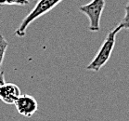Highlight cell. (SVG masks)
<instances>
[{
    "label": "cell",
    "mask_w": 129,
    "mask_h": 121,
    "mask_svg": "<svg viewBox=\"0 0 129 121\" xmlns=\"http://www.w3.org/2000/svg\"><path fill=\"white\" fill-rule=\"evenodd\" d=\"M62 1L63 0H38L35 6L34 7V9L23 19V21H21V25L15 30V36L19 37L24 36L30 24L34 22L35 20L40 18L41 16L47 14V12H49L51 9H53Z\"/></svg>",
    "instance_id": "cell-2"
},
{
    "label": "cell",
    "mask_w": 129,
    "mask_h": 121,
    "mask_svg": "<svg viewBox=\"0 0 129 121\" xmlns=\"http://www.w3.org/2000/svg\"><path fill=\"white\" fill-rule=\"evenodd\" d=\"M17 5H27L29 3V0H16Z\"/></svg>",
    "instance_id": "cell-9"
},
{
    "label": "cell",
    "mask_w": 129,
    "mask_h": 121,
    "mask_svg": "<svg viewBox=\"0 0 129 121\" xmlns=\"http://www.w3.org/2000/svg\"><path fill=\"white\" fill-rule=\"evenodd\" d=\"M21 95L20 88L13 83H5L0 89V100L6 104H14Z\"/></svg>",
    "instance_id": "cell-5"
},
{
    "label": "cell",
    "mask_w": 129,
    "mask_h": 121,
    "mask_svg": "<svg viewBox=\"0 0 129 121\" xmlns=\"http://www.w3.org/2000/svg\"><path fill=\"white\" fill-rule=\"evenodd\" d=\"M17 111L21 115L31 117L38 109V103L33 96L21 94L14 103Z\"/></svg>",
    "instance_id": "cell-4"
},
{
    "label": "cell",
    "mask_w": 129,
    "mask_h": 121,
    "mask_svg": "<svg viewBox=\"0 0 129 121\" xmlns=\"http://www.w3.org/2000/svg\"><path fill=\"white\" fill-rule=\"evenodd\" d=\"M5 74L3 71H0V89L2 88V86L5 84Z\"/></svg>",
    "instance_id": "cell-8"
},
{
    "label": "cell",
    "mask_w": 129,
    "mask_h": 121,
    "mask_svg": "<svg viewBox=\"0 0 129 121\" xmlns=\"http://www.w3.org/2000/svg\"><path fill=\"white\" fill-rule=\"evenodd\" d=\"M105 8V0H92L91 2L83 5L79 8L82 13L86 15L89 21L88 30L90 32L97 33L100 30V19Z\"/></svg>",
    "instance_id": "cell-3"
},
{
    "label": "cell",
    "mask_w": 129,
    "mask_h": 121,
    "mask_svg": "<svg viewBox=\"0 0 129 121\" xmlns=\"http://www.w3.org/2000/svg\"><path fill=\"white\" fill-rule=\"evenodd\" d=\"M121 30L122 29L117 25L114 29L108 33V35L104 39L102 45L100 46V50L97 52L96 56L94 57V59L86 66V70L99 72L108 62V61L112 56L115 43H116V36Z\"/></svg>",
    "instance_id": "cell-1"
},
{
    "label": "cell",
    "mask_w": 129,
    "mask_h": 121,
    "mask_svg": "<svg viewBox=\"0 0 129 121\" xmlns=\"http://www.w3.org/2000/svg\"><path fill=\"white\" fill-rule=\"evenodd\" d=\"M121 29H129V1L124 8V16L121 22L118 24Z\"/></svg>",
    "instance_id": "cell-7"
},
{
    "label": "cell",
    "mask_w": 129,
    "mask_h": 121,
    "mask_svg": "<svg viewBox=\"0 0 129 121\" xmlns=\"http://www.w3.org/2000/svg\"><path fill=\"white\" fill-rule=\"evenodd\" d=\"M9 43L2 35H0V68L3 64V61L6 55V51L8 49Z\"/></svg>",
    "instance_id": "cell-6"
}]
</instances>
